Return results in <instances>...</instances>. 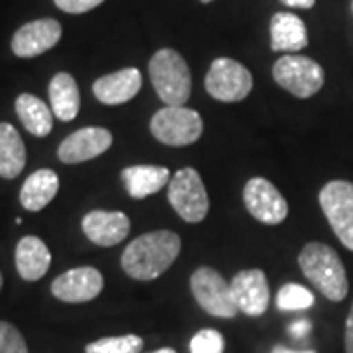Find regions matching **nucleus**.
<instances>
[{
	"label": "nucleus",
	"mask_w": 353,
	"mask_h": 353,
	"mask_svg": "<svg viewBox=\"0 0 353 353\" xmlns=\"http://www.w3.org/2000/svg\"><path fill=\"white\" fill-rule=\"evenodd\" d=\"M181 253V238L171 230H157L139 236L122 253V269L136 281L161 277Z\"/></svg>",
	"instance_id": "1"
},
{
	"label": "nucleus",
	"mask_w": 353,
	"mask_h": 353,
	"mask_svg": "<svg viewBox=\"0 0 353 353\" xmlns=\"http://www.w3.org/2000/svg\"><path fill=\"white\" fill-rule=\"evenodd\" d=\"M299 265L304 277L332 303H341L347 296V273L340 255L326 243H306L299 255Z\"/></svg>",
	"instance_id": "2"
},
{
	"label": "nucleus",
	"mask_w": 353,
	"mask_h": 353,
	"mask_svg": "<svg viewBox=\"0 0 353 353\" xmlns=\"http://www.w3.org/2000/svg\"><path fill=\"white\" fill-rule=\"evenodd\" d=\"M150 77L165 106H185L190 99L192 79L187 61L175 50H159L150 61Z\"/></svg>",
	"instance_id": "3"
},
{
	"label": "nucleus",
	"mask_w": 353,
	"mask_h": 353,
	"mask_svg": "<svg viewBox=\"0 0 353 353\" xmlns=\"http://www.w3.org/2000/svg\"><path fill=\"white\" fill-rule=\"evenodd\" d=\"M167 190H169V202L173 210L185 222L199 224L206 218L210 202H208L206 187L196 169L192 167L179 169L175 175L171 176Z\"/></svg>",
	"instance_id": "4"
},
{
	"label": "nucleus",
	"mask_w": 353,
	"mask_h": 353,
	"mask_svg": "<svg viewBox=\"0 0 353 353\" xmlns=\"http://www.w3.org/2000/svg\"><path fill=\"white\" fill-rule=\"evenodd\" d=\"M150 130L165 145L185 148L202 136V118L187 106H165L153 114Z\"/></svg>",
	"instance_id": "5"
},
{
	"label": "nucleus",
	"mask_w": 353,
	"mask_h": 353,
	"mask_svg": "<svg viewBox=\"0 0 353 353\" xmlns=\"http://www.w3.org/2000/svg\"><path fill=\"white\" fill-rule=\"evenodd\" d=\"M190 290L204 312L216 318H234L238 304L234 301L232 287L212 267H199L190 277Z\"/></svg>",
	"instance_id": "6"
},
{
	"label": "nucleus",
	"mask_w": 353,
	"mask_h": 353,
	"mask_svg": "<svg viewBox=\"0 0 353 353\" xmlns=\"http://www.w3.org/2000/svg\"><path fill=\"white\" fill-rule=\"evenodd\" d=\"M273 79L279 87L299 99H310L324 87V69L304 55H285L273 65Z\"/></svg>",
	"instance_id": "7"
},
{
	"label": "nucleus",
	"mask_w": 353,
	"mask_h": 353,
	"mask_svg": "<svg viewBox=\"0 0 353 353\" xmlns=\"http://www.w3.org/2000/svg\"><path fill=\"white\" fill-rule=\"evenodd\" d=\"M206 92L220 102L243 101L253 88V77L248 67H243L234 59L218 57L212 61L206 79Z\"/></svg>",
	"instance_id": "8"
},
{
	"label": "nucleus",
	"mask_w": 353,
	"mask_h": 353,
	"mask_svg": "<svg viewBox=\"0 0 353 353\" xmlns=\"http://www.w3.org/2000/svg\"><path fill=\"white\" fill-rule=\"evenodd\" d=\"M318 201L338 240L353 252V183L330 181Z\"/></svg>",
	"instance_id": "9"
},
{
	"label": "nucleus",
	"mask_w": 353,
	"mask_h": 353,
	"mask_svg": "<svg viewBox=\"0 0 353 353\" xmlns=\"http://www.w3.org/2000/svg\"><path fill=\"white\" fill-rule=\"evenodd\" d=\"M243 202L248 212L269 226L281 224L289 214V204L279 189L263 176H253L243 187Z\"/></svg>",
	"instance_id": "10"
},
{
	"label": "nucleus",
	"mask_w": 353,
	"mask_h": 353,
	"mask_svg": "<svg viewBox=\"0 0 353 353\" xmlns=\"http://www.w3.org/2000/svg\"><path fill=\"white\" fill-rule=\"evenodd\" d=\"M102 287H104V279L99 269L77 267L65 271L63 275H59L51 283V294L63 303H88L101 294Z\"/></svg>",
	"instance_id": "11"
},
{
	"label": "nucleus",
	"mask_w": 353,
	"mask_h": 353,
	"mask_svg": "<svg viewBox=\"0 0 353 353\" xmlns=\"http://www.w3.org/2000/svg\"><path fill=\"white\" fill-rule=\"evenodd\" d=\"M112 134L106 128L90 126L77 130L59 143L57 157L61 163L77 165L99 157L112 145Z\"/></svg>",
	"instance_id": "12"
},
{
	"label": "nucleus",
	"mask_w": 353,
	"mask_h": 353,
	"mask_svg": "<svg viewBox=\"0 0 353 353\" xmlns=\"http://www.w3.org/2000/svg\"><path fill=\"white\" fill-rule=\"evenodd\" d=\"M238 310L248 316H261L269 308V281L261 269H243L230 281Z\"/></svg>",
	"instance_id": "13"
},
{
	"label": "nucleus",
	"mask_w": 353,
	"mask_h": 353,
	"mask_svg": "<svg viewBox=\"0 0 353 353\" xmlns=\"http://www.w3.org/2000/svg\"><path fill=\"white\" fill-rule=\"evenodd\" d=\"M61 39V24L53 18H41L24 24L12 38V51L18 57H38Z\"/></svg>",
	"instance_id": "14"
},
{
	"label": "nucleus",
	"mask_w": 353,
	"mask_h": 353,
	"mask_svg": "<svg viewBox=\"0 0 353 353\" xmlns=\"http://www.w3.org/2000/svg\"><path fill=\"white\" fill-rule=\"evenodd\" d=\"M83 232L88 240L101 248H112L130 234V218L124 212L92 210L83 218Z\"/></svg>",
	"instance_id": "15"
},
{
	"label": "nucleus",
	"mask_w": 353,
	"mask_h": 353,
	"mask_svg": "<svg viewBox=\"0 0 353 353\" xmlns=\"http://www.w3.org/2000/svg\"><path fill=\"white\" fill-rule=\"evenodd\" d=\"M139 88H141V73L134 67H128L97 79L92 85V92L102 104L116 106L132 101L139 92Z\"/></svg>",
	"instance_id": "16"
},
{
	"label": "nucleus",
	"mask_w": 353,
	"mask_h": 353,
	"mask_svg": "<svg viewBox=\"0 0 353 353\" xmlns=\"http://www.w3.org/2000/svg\"><path fill=\"white\" fill-rule=\"evenodd\" d=\"M122 181L126 185L128 194L136 201H141L169 185L171 173L167 167L159 165H132L122 171Z\"/></svg>",
	"instance_id": "17"
},
{
	"label": "nucleus",
	"mask_w": 353,
	"mask_h": 353,
	"mask_svg": "<svg viewBox=\"0 0 353 353\" xmlns=\"http://www.w3.org/2000/svg\"><path fill=\"white\" fill-rule=\"evenodd\" d=\"M308 46L304 22L290 12H277L271 18V50L296 53Z\"/></svg>",
	"instance_id": "18"
},
{
	"label": "nucleus",
	"mask_w": 353,
	"mask_h": 353,
	"mask_svg": "<svg viewBox=\"0 0 353 353\" xmlns=\"http://www.w3.org/2000/svg\"><path fill=\"white\" fill-rule=\"evenodd\" d=\"M51 253L48 245L36 236H26L16 245V269L24 281H39L48 273Z\"/></svg>",
	"instance_id": "19"
},
{
	"label": "nucleus",
	"mask_w": 353,
	"mask_h": 353,
	"mask_svg": "<svg viewBox=\"0 0 353 353\" xmlns=\"http://www.w3.org/2000/svg\"><path fill=\"white\" fill-rule=\"evenodd\" d=\"M59 190V176L51 169H38L28 176L20 190V204L30 212L46 208Z\"/></svg>",
	"instance_id": "20"
},
{
	"label": "nucleus",
	"mask_w": 353,
	"mask_h": 353,
	"mask_svg": "<svg viewBox=\"0 0 353 353\" xmlns=\"http://www.w3.org/2000/svg\"><path fill=\"white\" fill-rule=\"evenodd\" d=\"M50 102L53 116L71 122L81 108V94L77 81L69 73H57L50 83Z\"/></svg>",
	"instance_id": "21"
},
{
	"label": "nucleus",
	"mask_w": 353,
	"mask_h": 353,
	"mask_svg": "<svg viewBox=\"0 0 353 353\" xmlns=\"http://www.w3.org/2000/svg\"><path fill=\"white\" fill-rule=\"evenodd\" d=\"M16 114L24 128L36 138H46L53 130V110L34 94H20L16 99Z\"/></svg>",
	"instance_id": "22"
},
{
	"label": "nucleus",
	"mask_w": 353,
	"mask_h": 353,
	"mask_svg": "<svg viewBox=\"0 0 353 353\" xmlns=\"http://www.w3.org/2000/svg\"><path fill=\"white\" fill-rule=\"evenodd\" d=\"M26 167V145L18 130L0 122V176L16 179Z\"/></svg>",
	"instance_id": "23"
},
{
	"label": "nucleus",
	"mask_w": 353,
	"mask_h": 353,
	"mask_svg": "<svg viewBox=\"0 0 353 353\" xmlns=\"http://www.w3.org/2000/svg\"><path fill=\"white\" fill-rule=\"evenodd\" d=\"M277 303L279 310L283 312H292V310H308L314 306V294L310 290L296 285V283H287L285 287H281L277 292Z\"/></svg>",
	"instance_id": "24"
},
{
	"label": "nucleus",
	"mask_w": 353,
	"mask_h": 353,
	"mask_svg": "<svg viewBox=\"0 0 353 353\" xmlns=\"http://www.w3.org/2000/svg\"><path fill=\"white\" fill-rule=\"evenodd\" d=\"M143 340L139 336L128 334L118 338H102L85 347V353H141Z\"/></svg>",
	"instance_id": "25"
},
{
	"label": "nucleus",
	"mask_w": 353,
	"mask_h": 353,
	"mask_svg": "<svg viewBox=\"0 0 353 353\" xmlns=\"http://www.w3.org/2000/svg\"><path fill=\"white\" fill-rule=\"evenodd\" d=\"M226 341L218 330L206 328L196 332L190 340V353H224Z\"/></svg>",
	"instance_id": "26"
},
{
	"label": "nucleus",
	"mask_w": 353,
	"mask_h": 353,
	"mask_svg": "<svg viewBox=\"0 0 353 353\" xmlns=\"http://www.w3.org/2000/svg\"><path fill=\"white\" fill-rule=\"evenodd\" d=\"M0 353H28L24 336L16 326L0 320Z\"/></svg>",
	"instance_id": "27"
},
{
	"label": "nucleus",
	"mask_w": 353,
	"mask_h": 353,
	"mask_svg": "<svg viewBox=\"0 0 353 353\" xmlns=\"http://www.w3.org/2000/svg\"><path fill=\"white\" fill-rule=\"evenodd\" d=\"M57 8L67 14H85L97 6H101L104 0H53Z\"/></svg>",
	"instance_id": "28"
},
{
	"label": "nucleus",
	"mask_w": 353,
	"mask_h": 353,
	"mask_svg": "<svg viewBox=\"0 0 353 353\" xmlns=\"http://www.w3.org/2000/svg\"><path fill=\"white\" fill-rule=\"evenodd\" d=\"M310 330H312V324H310V320H294L292 324L289 326V334L294 338V340H303L306 338L308 334H310Z\"/></svg>",
	"instance_id": "29"
},
{
	"label": "nucleus",
	"mask_w": 353,
	"mask_h": 353,
	"mask_svg": "<svg viewBox=\"0 0 353 353\" xmlns=\"http://www.w3.org/2000/svg\"><path fill=\"white\" fill-rule=\"evenodd\" d=\"M345 353H353V304L345 320Z\"/></svg>",
	"instance_id": "30"
},
{
	"label": "nucleus",
	"mask_w": 353,
	"mask_h": 353,
	"mask_svg": "<svg viewBox=\"0 0 353 353\" xmlns=\"http://www.w3.org/2000/svg\"><path fill=\"white\" fill-rule=\"evenodd\" d=\"M281 2L290 8H312L316 0H281Z\"/></svg>",
	"instance_id": "31"
},
{
	"label": "nucleus",
	"mask_w": 353,
	"mask_h": 353,
	"mask_svg": "<svg viewBox=\"0 0 353 353\" xmlns=\"http://www.w3.org/2000/svg\"><path fill=\"white\" fill-rule=\"evenodd\" d=\"M271 353H316L314 350H303V352H296V350H289V347H285V345H275Z\"/></svg>",
	"instance_id": "32"
},
{
	"label": "nucleus",
	"mask_w": 353,
	"mask_h": 353,
	"mask_svg": "<svg viewBox=\"0 0 353 353\" xmlns=\"http://www.w3.org/2000/svg\"><path fill=\"white\" fill-rule=\"evenodd\" d=\"M152 353H176L175 350H171V347H161V350H157V352H152Z\"/></svg>",
	"instance_id": "33"
},
{
	"label": "nucleus",
	"mask_w": 353,
	"mask_h": 353,
	"mask_svg": "<svg viewBox=\"0 0 353 353\" xmlns=\"http://www.w3.org/2000/svg\"><path fill=\"white\" fill-rule=\"evenodd\" d=\"M201 2H204V4H206V2H212V0H201Z\"/></svg>",
	"instance_id": "34"
},
{
	"label": "nucleus",
	"mask_w": 353,
	"mask_h": 353,
	"mask_svg": "<svg viewBox=\"0 0 353 353\" xmlns=\"http://www.w3.org/2000/svg\"><path fill=\"white\" fill-rule=\"evenodd\" d=\"M0 289H2V275H0Z\"/></svg>",
	"instance_id": "35"
},
{
	"label": "nucleus",
	"mask_w": 353,
	"mask_h": 353,
	"mask_svg": "<svg viewBox=\"0 0 353 353\" xmlns=\"http://www.w3.org/2000/svg\"><path fill=\"white\" fill-rule=\"evenodd\" d=\"M352 8H353V4H352Z\"/></svg>",
	"instance_id": "36"
}]
</instances>
